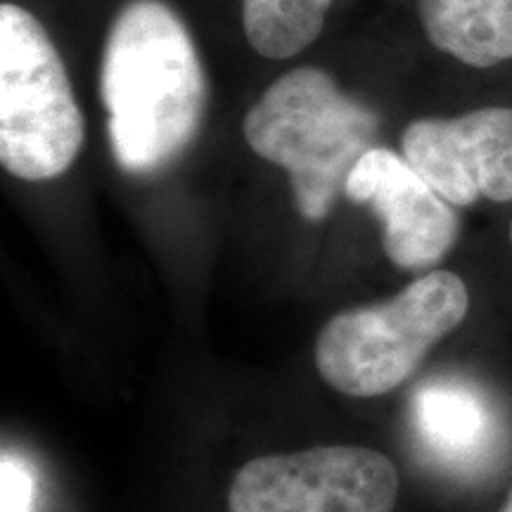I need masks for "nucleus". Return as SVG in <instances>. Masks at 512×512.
I'll use <instances>...</instances> for the list:
<instances>
[{
	"mask_svg": "<svg viewBox=\"0 0 512 512\" xmlns=\"http://www.w3.org/2000/svg\"><path fill=\"white\" fill-rule=\"evenodd\" d=\"M0 491H3V512H31L34 510L36 477L29 460L15 451H3L0 460Z\"/></svg>",
	"mask_w": 512,
	"mask_h": 512,
	"instance_id": "11",
	"label": "nucleus"
},
{
	"mask_svg": "<svg viewBox=\"0 0 512 512\" xmlns=\"http://www.w3.org/2000/svg\"><path fill=\"white\" fill-rule=\"evenodd\" d=\"M399 472L366 446H316L242 465L230 512H392Z\"/></svg>",
	"mask_w": 512,
	"mask_h": 512,
	"instance_id": "5",
	"label": "nucleus"
},
{
	"mask_svg": "<svg viewBox=\"0 0 512 512\" xmlns=\"http://www.w3.org/2000/svg\"><path fill=\"white\" fill-rule=\"evenodd\" d=\"M411 422L422 448L456 470L479 465L494 446V413L467 382H422L411 396Z\"/></svg>",
	"mask_w": 512,
	"mask_h": 512,
	"instance_id": "8",
	"label": "nucleus"
},
{
	"mask_svg": "<svg viewBox=\"0 0 512 512\" xmlns=\"http://www.w3.org/2000/svg\"><path fill=\"white\" fill-rule=\"evenodd\" d=\"M344 195L375 211L384 228V252L401 271H430L460 235L453 204L387 147H370L358 159Z\"/></svg>",
	"mask_w": 512,
	"mask_h": 512,
	"instance_id": "7",
	"label": "nucleus"
},
{
	"mask_svg": "<svg viewBox=\"0 0 512 512\" xmlns=\"http://www.w3.org/2000/svg\"><path fill=\"white\" fill-rule=\"evenodd\" d=\"M335 0H242V27L256 53L287 60L311 46Z\"/></svg>",
	"mask_w": 512,
	"mask_h": 512,
	"instance_id": "10",
	"label": "nucleus"
},
{
	"mask_svg": "<svg viewBox=\"0 0 512 512\" xmlns=\"http://www.w3.org/2000/svg\"><path fill=\"white\" fill-rule=\"evenodd\" d=\"M470 294L451 271H430L382 304L337 313L316 339V368L337 392L370 399L401 387L430 349L463 323Z\"/></svg>",
	"mask_w": 512,
	"mask_h": 512,
	"instance_id": "3",
	"label": "nucleus"
},
{
	"mask_svg": "<svg viewBox=\"0 0 512 512\" xmlns=\"http://www.w3.org/2000/svg\"><path fill=\"white\" fill-rule=\"evenodd\" d=\"M86 126L72 83L43 24L17 3L0 5V162L22 181L62 176Z\"/></svg>",
	"mask_w": 512,
	"mask_h": 512,
	"instance_id": "4",
	"label": "nucleus"
},
{
	"mask_svg": "<svg viewBox=\"0 0 512 512\" xmlns=\"http://www.w3.org/2000/svg\"><path fill=\"white\" fill-rule=\"evenodd\" d=\"M112 155L152 176L188 150L204 119L207 76L188 27L164 0H131L114 17L100 64Z\"/></svg>",
	"mask_w": 512,
	"mask_h": 512,
	"instance_id": "1",
	"label": "nucleus"
},
{
	"mask_svg": "<svg viewBox=\"0 0 512 512\" xmlns=\"http://www.w3.org/2000/svg\"><path fill=\"white\" fill-rule=\"evenodd\" d=\"M501 512H512V491L508 494V501H505V505L501 508Z\"/></svg>",
	"mask_w": 512,
	"mask_h": 512,
	"instance_id": "12",
	"label": "nucleus"
},
{
	"mask_svg": "<svg viewBox=\"0 0 512 512\" xmlns=\"http://www.w3.org/2000/svg\"><path fill=\"white\" fill-rule=\"evenodd\" d=\"M510 240H512V223H510Z\"/></svg>",
	"mask_w": 512,
	"mask_h": 512,
	"instance_id": "13",
	"label": "nucleus"
},
{
	"mask_svg": "<svg viewBox=\"0 0 512 512\" xmlns=\"http://www.w3.org/2000/svg\"><path fill=\"white\" fill-rule=\"evenodd\" d=\"M403 157L453 207L512 200V110L484 107L456 119H415Z\"/></svg>",
	"mask_w": 512,
	"mask_h": 512,
	"instance_id": "6",
	"label": "nucleus"
},
{
	"mask_svg": "<svg viewBox=\"0 0 512 512\" xmlns=\"http://www.w3.org/2000/svg\"><path fill=\"white\" fill-rule=\"evenodd\" d=\"M434 48L477 69L512 60V0H420Z\"/></svg>",
	"mask_w": 512,
	"mask_h": 512,
	"instance_id": "9",
	"label": "nucleus"
},
{
	"mask_svg": "<svg viewBox=\"0 0 512 512\" xmlns=\"http://www.w3.org/2000/svg\"><path fill=\"white\" fill-rule=\"evenodd\" d=\"M242 133L256 155L287 171L297 211L318 223L373 147L377 117L339 91L328 72L297 67L266 88L247 112Z\"/></svg>",
	"mask_w": 512,
	"mask_h": 512,
	"instance_id": "2",
	"label": "nucleus"
}]
</instances>
